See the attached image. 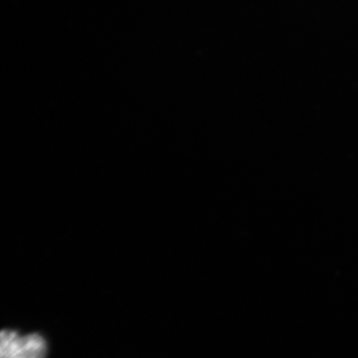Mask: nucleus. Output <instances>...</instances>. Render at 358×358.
Listing matches in <instances>:
<instances>
[{
  "label": "nucleus",
  "instance_id": "nucleus-1",
  "mask_svg": "<svg viewBox=\"0 0 358 358\" xmlns=\"http://www.w3.org/2000/svg\"><path fill=\"white\" fill-rule=\"evenodd\" d=\"M48 346L41 334L0 331V358H46Z\"/></svg>",
  "mask_w": 358,
  "mask_h": 358
}]
</instances>
